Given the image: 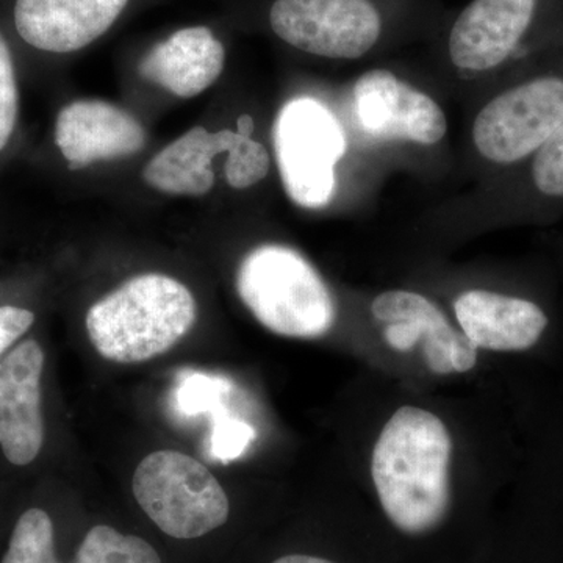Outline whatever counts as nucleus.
Masks as SVG:
<instances>
[{
	"instance_id": "1",
	"label": "nucleus",
	"mask_w": 563,
	"mask_h": 563,
	"mask_svg": "<svg viewBox=\"0 0 563 563\" xmlns=\"http://www.w3.org/2000/svg\"><path fill=\"white\" fill-rule=\"evenodd\" d=\"M453 442L429 410L401 407L374 446L372 476L385 515L399 531L426 533L442 525L451 504Z\"/></svg>"
},
{
	"instance_id": "2",
	"label": "nucleus",
	"mask_w": 563,
	"mask_h": 563,
	"mask_svg": "<svg viewBox=\"0 0 563 563\" xmlns=\"http://www.w3.org/2000/svg\"><path fill=\"white\" fill-rule=\"evenodd\" d=\"M198 318L187 285L150 273L132 277L92 303L87 332L107 361L141 363L165 354L191 331Z\"/></svg>"
},
{
	"instance_id": "3",
	"label": "nucleus",
	"mask_w": 563,
	"mask_h": 563,
	"mask_svg": "<svg viewBox=\"0 0 563 563\" xmlns=\"http://www.w3.org/2000/svg\"><path fill=\"white\" fill-rule=\"evenodd\" d=\"M236 291L257 321L277 335L318 339L335 322L328 285L292 247L262 244L247 252L236 273Z\"/></svg>"
},
{
	"instance_id": "4",
	"label": "nucleus",
	"mask_w": 563,
	"mask_h": 563,
	"mask_svg": "<svg viewBox=\"0 0 563 563\" xmlns=\"http://www.w3.org/2000/svg\"><path fill=\"white\" fill-rule=\"evenodd\" d=\"M133 496L163 532L199 539L228 521L224 488L201 462L179 451H155L136 466Z\"/></svg>"
},
{
	"instance_id": "5",
	"label": "nucleus",
	"mask_w": 563,
	"mask_h": 563,
	"mask_svg": "<svg viewBox=\"0 0 563 563\" xmlns=\"http://www.w3.org/2000/svg\"><path fill=\"white\" fill-rule=\"evenodd\" d=\"M562 124L563 70H544L499 92L479 111L474 146L495 165H521Z\"/></svg>"
},
{
	"instance_id": "6",
	"label": "nucleus",
	"mask_w": 563,
	"mask_h": 563,
	"mask_svg": "<svg viewBox=\"0 0 563 563\" xmlns=\"http://www.w3.org/2000/svg\"><path fill=\"white\" fill-rule=\"evenodd\" d=\"M273 143L291 201L303 209L331 202L335 165L344 154V135L332 111L317 99H292L277 114Z\"/></svg>"
},
{
	"instance_id": "7",
	"label": "nucleus",
	"mask_w": 563,
	"mask_h": 563,
	"mask_svg": "<svg viewBox=\"0 0 563 563\" xmlns=\"http://www.w3.org/2000/svg\"><path fill=\"white\" fill-rule=\"evenodd\" d=\"M268 22L288 46L331 60L365 57L387 32L379 0H274Z\"/></svg>"
},
{
	"instance_id": "8",
	"label": "nucleus",
	"mask_w": 563,
	"mask_h": 563,
	"mask_svg": "<svg viewBox=\"0 0 563 563\" xmlns=\"http://www.w3.org/2000/svg\"><path fill=\"white\" fill-rule=\"evenodd\" d=\"M542 7L543 0H472L448 31L450 60L468 73H488L525 58Z\"/></svg>"
},
{
	"instance_id": "9",
	"label": "nucleus",
	"mask_w": 563,
	"mask_h": 563,
	"mask_svg": "<svg viewBox=\"0 0 563 563\" xmlns=\"http://www.w3.org/2000/svg\"><path fill=\"white\" fill-rule=\"evenodd\" d=\"M374 320L384 324L391 350L407 352L422 344L429 369L435 374L466 373L477 362V347L457 332L446 314L418 292L391 290L372 303Z\"/></svg>"
},
{
	"instance_id": "10",
	"label": "nucleus",
	"mask_w": 563,
	"mask_h": 563,
	"mask_svg": "<svg viewBox=\"0 0 563 563\" xmlns=\"http://www.w3.org/2000/svg\"><path fill=\"white\" fill-rule=\"evenodd\" d=\"M354 103L358 124L374 139L437 144L446 135L442 107L390 70L363 74L354 85Z\"/></svg>"
},
{
	"instance_id": "11",
	"label": "nucleus",
	"mask_w": 563,
	"mask_h": 563,
	"mask_svg": "<svg viewBox=\"0 0 563 563\" xmlns=\"http://www.w3.org/2000/svg\"><path fill=\"white\" fill-rule=\"evenodd\" d=\"M129 0H14L13 27L41 54H73L90 46L121 16Z\"/></svg>"
},
{
	"instance_id": "12",
	"label": "nucleus",
	"mask_w": 563,
	"mask_h": 563,
	"mask_svg": "<svg viewBox=\"0 0 563 563\" xmlns=\"http://www.w3.org/2000/svg\"><path fill=\"white\" fill-rule=\"evenodd\" d=\"M141 122L129 111L106 101H74L58 111L54 143L69 172L92 163L131 157L146 146Z\"/></svg>"
},
{
	"instance_id": "13",
	"label": "nucleus",
	"mask_w": 563,
	"mask_h": 563,
	"mask_svg": "<svg viewBox=\"0 0 563 563\" xmlns=\"http://www.w3.org/2000/svg\"><path fill=\"white\" fill-rule=\"evenodd\" d=\"M44 351L25 340L0 362V446L13 465H29L44 443L41 376Z\"/></svg>"
},
{
	"instance_id": "14",
	"label": "nucleus",
	"mask_w": 563,
	"mask_h": 563,
	"mask_svg": "<svg viewBox=\"0 0 563 563\" xmlns=\"http://www.w3.org/2000/svg\"><path fill=\"white\" fill-rule=\"evenodd\" d=\"M454 312L466 339L488 351L529 350L550 322L539 303L487 290L462 292Z\"/></svg>"
},
{
	"instance_id": "15",
	"label": "nucleus",
	"mask_w": 563,
	"mask_h": 563,
	"mask_svg": "<svg viewBox=\"0 0 563 563\" xmlns=\"http://www.w3.org/2000/svg\"><path fill=\"white\" fill-rule=\"evenodd\" d=\"M225 49L206 25L174 32L140 63L144 79L181 99L209 90L224 70Z\"/></svg>"
},
{
	"instance_id": "16",
	"label": "nucleus",
	"mask_w": 563,
	"mask_h": 563,
	"mask_svg": "<svg viewBox=\"0 0 563 563\" xmlns=\"http://www.w3.org/2000/svg\"><path fill=\"white\" fill-rule=\"evenodd\" d=\"M242 133L192 128L151 158L143 179L154 190L177 196H203L213 188L211 162L235 146Z\"/></svg>"
},
{
	"instance_id": "17",
	"label": "nucleus",
	"mask_w": 563,
	"mask_h": 563,
	"mask_svg": "<svg viewBox=\"0 0 563 563\" xmlns=\"http://www.w3.org/2000/svg\"><path fill=\"white\" fill-rule=\"evenodd\" d=\"M74 563H162L146 540L122 536L110 526H95L85 537Z\"/></svg>"
},
{
	"instance_id": "18",
	"label": "nucleus",
	"mask_w": 563,
	"mask_h": 563,
	"mask_svg": "<svg viewBox=\"0 0 563 563\" xmlns=\"http://www.w3.org/2000/svg\"><path fill=\"white\" fill-rule=\"evenodd\" d=\"M55 558L54 525L41 509L22 514L2 563H49Z\"/></svg>"
},
{
	"instance_id": "19",
	"label": "nucleus",
	"mask_w": 563,
	"mask_h": 563,
	"mask_svg": "<svg viewBox=\"0 0 563 563\" xmlns=\"http://www.w3.org/2000/svg\"><path fill=\"white\" fill-rule=\"evenodd\" d=\"M21 121V88L16 62L5 33L0 29V157L16 140Z\"/></svg>"
},
{
	"instance_id": "20",
	"label": "nucleus",
	"mask_w": 563,
	"mask_h": 563,
	"mask_svg": "<svg viewBox=\"0 0 563 563\" xmlns=\"http://www.w3.org/2000/svg\"><path fill=\"white\" fill-rule=\"evenodd\" d=\"M528 163V180L537 198L563 202V124Z\"/></svg>"
},
{
	"instance_id": "21",
	"label": "nucleus",
	"mask_w": 563,
	"mask_h": 563,
	"mask_svg": "<svg viewBox=\"0 0 563 563\" xmlns=\"http://www.w3.org/2000/svg\"><path fill=\"white\" fill-rule=\"evenodd\" d=\"M269 166L272 161L265 146L242 133L235 146L229 151L224 166L225 179L232 188L244 190L265 179Z\"/></svg>"
},
{
	"instance_id": "22",
	"label": "nucleus",
	"mask_w": 563,
	"mask_h": 563,
	"mask_svg": "<svg viewBox=\"0 0 563 563\" xmlns=\"http://www.w3.org/2000/svg\"><path fill=\"white\" fill-rule=\"evenodd\" d=\"M229 391V385L221 377L190 373L180 379L176 390V407L184 415L210 412Z\"/></svg>"
},
{
	"instance_id": "23",
	"label": "nucleus",
	"mask_w": 563,
	"mask_h": 563,
	"mask_svg": "<svg viewBox=\"0 0 563 563\" xmlns=\"http://www.w3.org/2000/svg\"><path fill=\"white\" fill-rule=\"evenodd\" d=\"M255 440V431L246 421L222 415L213 424L210 453L221 462L235 461Z\"/></svg>"
},
{
	"instance_id": "24",
	"label": "nucleus",
	"mask_w": 563,
	"mask_h": 563,
	"mask_svg": "<svg viewBox=\"0 0 563 563\" xmlns=\"http://www.w3.org/2000/svg\"><path fill=\"white\" fill-rule=\"evenodd\" d=\"M35 313L25 307L0 303V357L31 331Z\"/></svg>"
},
{
	"instance_id": "25",
	"label": "nucleus",
	"mask_w": 563,
	"mask_h": 563,
	"mask_svg": "<svg viewBox=\"0 0 563 563\" xmlns=\"http://www.w3.org/2000/svg\"><path fill=\"white\" fill-rule=\"evenodd\" d=\"M274 563H333L328 559L314 558V555L291 554L277 559Z\"/></svg>"
},
{
	"instance_id": "26",
	"label": "nucleus",
	"mask_w": 563,
	"mask_h": 563,
	"mask_svg": "<svg viewBox=\"0 0 563 563\" xmlns=\"http://www.w3.org/2000/svg\"><path fill=\"white\" fill-rule=\"evenodd\" d=\"M49 563H60V562L57 561V558H54V559H52V561Z\"/></svg>"
}]
</instances>
